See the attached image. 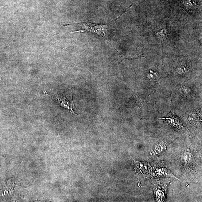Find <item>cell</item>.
I'll return each mask as SVG.
<instances>
[{
	"instance_id": "6da1fadb",
	"label": "cell",
	"mask_w": 202,
	"mask_h": 202,
	"mask_svg": "<svg viewBox=\"0 0 202 202\" xmlns=\"http://www.w3.org/2000/svg\"><path fill=\"white\" fill-rule=\"evenodd\" d=\"M121 16L118 18L116 19L111 22V23L105 25L102 24H98L91 23L90 22H85L78 23H74L67 24V25H74V26L78 27L80 28L79 30L75 31V32H72L71 33H83V32H88L91 33L95 34L98 35L102 38H105L106 37L108 30L110 25H111L113 22L116 21V20L120 18Z\"/></svg>"
},
{
	"instance_id": "7a4b0ae2",
	"label": "cell",
	"mask_w": 202,
	"mask_h": 202,
	"mask_svg": "<svg viewBox=\"0 0 202 202\" xmlns=\"http://www.w3.org/2000/svg\"><path fill=\"white\" fill-rule=\"evenodd\" d=\"M159 119L167 120L169 125L172 127L176 128L181 132H188L189 131L188 130L186 129L183 125L182 122L177 117V115L174 112L172 111V110L170 112L168 115L167 117L161 118Z\"/></svg>"
},
{
	"instance_id": "3957f363",
	"label": "cell",
	"mask_w": 202,
	"mask_h": 202,
	"mask_svg": "<svg viewBox=\"0 0 202 202\" xmlns=\"http://www.w3.org/2000/svg\"><path fill=\"white\" fill-rule=\"evenodd\" d=\"M56 99L62 107L69 110L72 112L78 114V111L74 106L72 97L69 96H58Z\"/></svg>"
},
{
	"instance_id": "277c9868",
	"label": "cell",
	"mask_w": 202,
	"mask_h": 202,
	"mask_svg": "<svg viewBox=\"0 0 202 202\" xmlns=\"http://www.w3.org/2000/svg\"><path fill=\"white\" fill-rule=\"evenodd\" d=\"M167 185H163L157 181L153 185L155 200L157 202H164L165 200V193Z\"/></svg>"
},
{
	"instance_id": "5b68a950",
	"label": "cell",
	"mask_w": 202,
	"mask_h": 202,
	"mask_svg": "<svg viewBox=\"0 0 202 202\" xmlns=\"http://www.w3.org/2000/svg\"><path fill=\"white\" fill-rule=\"evenodd\" d=\"M135 161V169L136 173L146 177L148 176L150 173V166L146 162H141Z\"/></svg>"
},
{
	"instance_id": "8992f818",
	"label": "cell",
	"mask_w": 202,
	"mask_h": 202,
	"mask_svg": "<svg viewBox=\"0 0 202 202\" xmlns=\"http://www.w3.org/2000/svg\"><path fill=\"white\" fill-rule=\"evenodd\" d=\"M181 160L183 164L186 167H191L194 161L193 155L189 152H185L181 154Z\"/></svg>"
},
{
	"instance_id": "52a82bcc",
	"label": "cell",
	"mask_w": 202,
	"mask_h": 202,
	"mask_svg": "<svg viewBox=\"0 0 202 202\" xmlns=\"http://www.w3.org/2000/svg\"><path fill=\"white\" fill-rule=\"evenodd\" d=\"M155 173L159 176H167L177 179L169 169L165 167L157 168L156 171H155Z\"/></svg>"
},
{
	"instance_id": "ba28073f",
	"label": "cell",
	"mask_w": 202,
	"mask_h": 202,
	"mask_svg": "<svg viewBox=\"0 0 202 202\" xmlns=\"http://www.w3.org/2000/svg\"><path fill=\"white\" fill-rule=\"evenodd\" d=\"M166 149V146L164 142H161L157 144L155 147L153 153L155 154L158 155L164 151Z\"/></svg>"
},
{
	"instance_id": "9c48e42d",
	"label": "cell",
	"mask_w": 202,
	"mask_h": 202,
	"mask_svg": "<svg viewBox=\"0 0 202 202\" xmlns=\"http://www.w3.org/2000/svg\"><path fill=\"white\" fill-rule=\"evenodd\" d=\"M150 74H149L148 78L150 79L151 81H156L157 80V79L158 78L159 74L157 72H155L154 73L153 72H150Z\"/></svg>"
}]
</instances>
